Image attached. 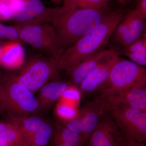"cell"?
I'll return each mask as SVG.
<instances>
[{
  "label": "cell",
  "instance_id": "obj_1",
  "mask_svg": "<svg viewBox=\"0 0 146 146\" xmlns=\"http://www.w3.org/2000/svg\"><path fill=\"white\" fill-rule=\"evenodd\" d=\"M106 8H80L65 10L58 7L51 24L56 33L58 45L63 53L94 29L109 13Z\"/></svg>",
  "mask_w": 146,
  "mask_h": 146
},
{
  "label": "cell",
  "instance_id": "obj_2",
  "mask_svg": "<svg viewBox=\"0 0 146 146\" xmlns=\"http://www.w3.org/2000/svg\"><path fill=\"white\" fill-rule=\"evenodd\" d=\"M124 6L108 13L99 25L65 50L58 60L61 70L68 71L103 49L127 13Z\"/></svg>",
  "mask_w": 146,
  "mask_h": 146
},
{
  "label": "cell",
  "instance_id": "obj_3",
  "mask_svg": "<svg viewBox=\"0 0 146 146\" xmlns=\"http://www.w3.org/2000/svg\"><path fill=\"white\" fill-rule=\"evenodd\" d=\"M0 109L12 117H26L38 114L39 105L33 93L11 74L0 82Z\"/></svg>",
  "mask_w": 146,
  "mask_h": 146
},
{
  "label": "cell",
  "instance_id": "obj_4",
  "mask_svg": "<svg viewBox=\"0 0 146 146\" xmlns=\"http://www.w3.org/2000/svg\"><path fill=\"white\" fill-rule=\"evenodd\" d=\"M61 70L58 59L45 55H36L15 76L19 83L33 93L48 82L57 79Z\"/></svg>",
  "mask_w": 146,
  "mask_h": 146
},
{
  "label": "cell",
  "instance_id": "obj_5",
  "mask_svg": "<svg viewBox=\"0 0 146 146\" xmlns=\"http://www.w3.org/2000/svg\"><path fill=\"white\" fill-rule=\"evenodd\" d=\"M144 84H146L145 69L119 57L112 66L107 80L98 90L100 95H104Z\"/></svg>",
  "mask_w": 146,
  "mask_h": 146
},
{
  "label": "cell",
  "instance_id": "obj_6",
  "mask_svg": "<svg viewBox=\"0 0 146 146\" xmlns=\"http://www.w3.org/2000/svg\"><path fill=\"white\" fill-rule=\"evenodd\" d=\"M20 39L35 49L58 60L63 52L58 45L54 29L49 23L34 25H17Z\"/></svg>",
  "mask_w": 146,
  "mask_h": 146
},
{
  "label": "cell",
  "instance_id": "obj_7",
  "mask_svg": "<svg viewBox=\"0 0 146 146\" xmlns=\"http://www.w3.org/2000/svg\"><path fill=\"white\" fill-rule=\"evenodd\" d=\"M106 112L125 138L141 143L146 141V112L123 106H108Z\"/></svg>",
  "mask_w": 146,
  "mask_h": 146
},
{
  "label": "cell",
  "instance_id": "obj_8",
  "mask_svg": "<svg viewBox=\"0 0 146 146\" xmlns=\"http://www.w3.org/2000/svg\"><path fill=\"white\" fill-rule=\"evenodd\" d=\"M9 4L12 19L21 25L50 23L57 9L46 8L41 0H13Z\"/></svg>",
  "mask_w": 146,
  "mask_h": 146
},
{
  "label": "cell",
  "instance_id": "obj_9",
  "mask_svg": "<svg viewBox=\"0 0 146 146\" xmlns=\"http://www.w3.org/2000/svg\"><path fill=\"white\" fill-rule=\"evenodd\" d=\"M124 138L107 112L89 136L85 146H122Z\"/></svg>",
  "mask_w": 146,
  "mask_h": 146
},
{
  "label": "cell",
  "instance_id": "obj_10",
  "mask_svg": "<svg viewBox=\"0 0 146 146\" xmlns=\"http://www.w3.org/2000/svg\"><path fill=\"white\" fill-rule=\"evenodd\" d=\"M146 86H133L99 96L103 98L107 106H123L146 112Z\"/></svg>",
  "mask_w": 146,
  "mask_h": 146
},
{
  "label": "cell",
  "instance_id": "obj_11",
  "mask_svg": "<svg viewBox=\"0 0 146 146\" xmlns=\"http://www.w3.org/2000/svg\"><path fill=\"white\" fill-rule=\"evenodd\" d=\"M119 57L118 53L114 51L82 80L78 86L80 91L88 94L98 90L107 80L112 66Z\"/></svg>",
  "mask_w": 146,
  "mask_h": 146
},
{
  "label": "cell",
  "instance_id": "obj_12",
  "mask_svg": "<svg viewBox=\"0 0 146 146\" xmlns=\"http://www.w3.org/2000/svg\"><path fill=\"white\" fill-rule=\"evenodd\" d=\"M114 51L112 49H102L66 71L70 82L78 87L86 76L106 60Z\"/></svg>",
  "mask_w": 146,
  "mask_h": 146
},
{
  "label": "cell",
  "instance_id": "obj_13",
  "mask_svg": "<svg viewBox=\"0 0 146 146\" xmlns=\"http://www.w3.org/2000/svg\"><path fill=\"white\" fill-rule=\"evenodd\" d=\"M83 113L82 137L87 142L89 136L107 110V106L100 96L95 98L80 108Z\"/></svg>",
  "mask_w": 146,
  "mask_h": 146
},
{
  "label": "cell",
  "instance_id": "obj_14",
  "mask_svg": "<svg viewBox=\"0 0 146 146\" xmlns=\"http://www.w3.org/2000/svg\"><path fill=\"white\" fill-rule=\"evenodd\" d=\"M68 83L54 80L48 82L39 90L36 98L39 105L38 113L48 112L56 101L68 89Z\"/></svg>",
  "mask_w": 146,
  "mask_h": 146
},
{
  "label": "cell",
  "instance_id": "obj_15",
  "mask_svg": "<svg viewBox=\"0 0 146 146\" xmlns=\"http://www.w3.org/2000/svg\"><path fill=\"white\" fill-rule=\"evenodd\" d=\"M47 120L36 115L26 117H12L11 121L15 123L20 138V146H29L32 139Z\"/></svg>",
  "mask_w": 146,
  "mask_h": 146
},
{
  "label": "cell",
  "instance_id": "obj_16",
  "mask_svg": "<svg viewBox=\"0 0 146 146\" xmlns=\"http://www.w3.org/2000/svg\"><path fill=\"white\" fill-rule=\"evenodd\" d=\"M25 55L23 48L19 41H11L2 46L0 64L9 69H17L23 65Z\"/></svg>",
  "mask_w": 146,
  "mask_h": 146
},
{
  "label": "cell",
  "instance_id": "obj_17",
  "mask_svg": "<svg viewBox=\"0 0 146 146\" xmlns=\"http://www.w3.org/2000/svg\"><path fill=\"white\" fill-rule=\"evenodd\" d=\"M126 14L129 19V27L125 34L116 41L123 47L139 39L143 34L145 27V20L138 17L134 9L127 12Z\"/></svg>",
  "mask_w": 146,
  "mask_h": 146
},
{
  "label": "cell",
  "instance_id": "obj_18",
  "mask_svg": "<svg viewBox=\"0 0 146 146\" xmlns=\"http://www.w3.org/2000/svg\"><path fill=\"white\" fill-rule=\"evenodd\" d=\"M52 139L77 146H85L86 144L82 136L61 124L54 125Z\"/></svg>",
  "mask_w": 146,
  "mask_h": 146
},
{
  "label": "cell",
  "instance_id": "obj_19",
  "mask_svg": "<svg viewBox=\"0 0 146 146\" xmlns=\"http://www.w3.org/2000/svg\"><path fill=\"white\" fill-rule=\"evenodd\" d=\"M110 0H62L61 8L65 10L80 8H107Z\"/></svg>",
  "mask_w": 146,
  "mask_h": 146
},
{
  "label": "cell",
  "instance_id": "obj_20",
  "mask_svg": "<svg viewBox=\"0 0 146 146\" xmlns=\"http://www.w3.org/2000/svg\"><path fill=\"white\" fill-rule=\"evenodd\" d=\"M54 125L47 121L34 135L29 146H46L52 138Z\"/></svg>",
  "mask_w": 146,
  "mask_h": 146
},
{
  "label": "cell",
  "instance_id": "obj_21",
  "mask_svg": "<svg viewBox=\"0 0 146 146\" xmlns=\"http://www.w3.org/2000/svg\"><path fill=\"white\" fill-rule=\"evenodd\" d=\"M0 146H20L18 129H10L0 135Z\"/></svg>",
  "mask_w": 146,
  "mask_h": 146
},
{
  "label": "cell",
  "instance_id": "obj_22",
  "mask_svg": "<svg viewBox=\"0 0 146 146\" xmlns=\"http://www.w3.org/2000/svg\"><path fill=\"white\" fill-rule=\"evenodd\" d=\"M146 46V33H143L142 36L134 42L125 46L123 47V54L126 56L129 54L138 51L142 48Z\"/></svg>",
  "mask_w": 146,
  "mask_h": 146
},
{
  "label": "cell",
  "instance_id": "obj_23",
  "mask_svg": "<svg viewBox=\"0 0 146 146\" xmlns=\"http://www.w3.org/2000/svg\"><path fill=\"white\" fill-rule=\"evenodd\" d=\"M0 38L18 41L20 39L19 33L16 27L7 26L0 24Z\"/></svg>",
  "mask_w": 146,
  "mask_h": 146
},
{
  "label": "cell",
  "instance_id": "obj_24",
  "mask_svg": "<svg viewBox=\"0 0 146 146\" xmlns=\"http://www.w3.org/2000/svg\"><path fill=\"white\" fill-rule=\"evenodd\" d=\"M129 26V21L126 13L122 20L116 27L112 35L116 41L123 36L127 32Z\"/></svg>",
  "mask_w": 146,
  "mask_h": 146
},
{
  "label": "cell",
  "instance_id": "obj_25",
  "mask_svg": "<svg viewBox=\"0 0 146 146\" xmlns=\"http://www.w3.org/2000/svg\"><path fill=\"white\" fill-rule=\"evenodd\" d=\"M131 61L141 66L146 65V46L142 48L138 51L129 54L126 56Z\"/></svg>",
  "mask_w": 146,
  "mask_h": 146
},
{
  "label": "cell",
  "instance_id": "obj_26",
  "mask_svg": "<svg viewBox=\"0 0 146 146\" xmlns=\"http://www.w3.org/2000/svg\"><path fill=\"white\" fill-rule=\"evenodd\" d=\"M11 19L9 3L0 1V20L8 21Z\"/></svg>",
  "mask_w": 146,
  "mask_h": 146
},
{
  "label": "cell",
  "instance_id": "obj_27",
  "mask_svg": "<svg viewBox=\"0 0 146 146\" xmlns=\"http://www.w3.org/2000/svg\"><path fill=\"white\" fill-rule=\"evenodd\" d=\"M136 15L141 19L146 18V0H137L136 8L134 9Z\"/></svg>",
  "mask_w": 146,
  "mask_h": 146
},
{
  "label": "cell",
  "instance_id": "obj_28",
  "mask_svg": "<svg viewBox=\"0 0 146 146\" xmlns=\"http://www.w3.org/2000/svg\"><path fill=\"white\" fill-rule=\"evenodd\" d=\"M17 128V125L13 122H0V135L7 131Z\"/></svg>",
  "mask_w": 146,
  "mask_h": 146
},
{
  "label": "cell",
  "instance_id": "obj_29",
  "mask_svg": "<svg viewBox=\"0 0 146 146\" xmlns=\"http://www.w3.org/2000/svg\"><path fill=\"white\" fill-rule=\"evenodd\" d=\"M122 146H146L143 143L129 140L124 138Z\"/></svg>",
  "mask_w": 146,
  "mask_h": 146
},
{
  "label": "cell",
  "instance_id": "obj_30",
  "mask_svg": "<svg viewBox=\"0 0 146 146\" xmlns=\"http://www.w3.org/2000/svg\"><path fill=\"white\" fill-rule=\"evenodd\" d=\"M51 146H77L72 144L67 143L61 141L53 140L51 138Z\"/></svg>",
  "mask_w": 146,
  "mask_h": 146
},
{
  "label": "cell",
  "instance_id": "obj_31",
  "mask_svg": "<svg viewBox=\"0 0 146 146\" xmlns=\"http://www.w3.org/2000/svg\"><path fill=\"white\" fill-rule=\"evenodd\" d=\"M122 6H125L131 0H115Z\"/></svg>",
  "mask_w": 146,
  "mask_h": 146
},
{
  "label": "cell",
  "instance_id": "obj_32",
  "mask_svg": "<svg viewBox=\"0 0 146 146\" xmlns=\"http://www.w3.org/2000/svg\"><path fill=\"white\" fill-rule=\"evenodd\" d=\"M50 1L56 4L60 5L62 3V0H50Z\"/></svg>",
  "mask_w": 146,
  "mask_h": 146
},
{
  "label": "cell",
  "instance_id": "obj_33",
  "mask_svg": "<svg viewBox=\"0 0 146 146\" xmlns=\"http://www.w3.org/2000/svg\"><path fill=\"white\" fill-rule=\"evenodd\" d=\"M2 54V46L0 44V60L1 58Z\"/></svg>",
  "mask_w": 146,
  "mask_h": 146
},
{
  "label": "cell",
  "instance_id": "obj_34",
  "mask_svg": "<svg viewBox=\"0 0 146 146\" xmlns=\"http://www.w3.org/2000/svg\"><path fill=\"white\" fill-rule=\"evenodd\" d=\"M13 1V0H0V1L7 2L10 3Z\"/></svg>",
  "mask_w": 146,
  "mask_h": 146
}]
</instances>
